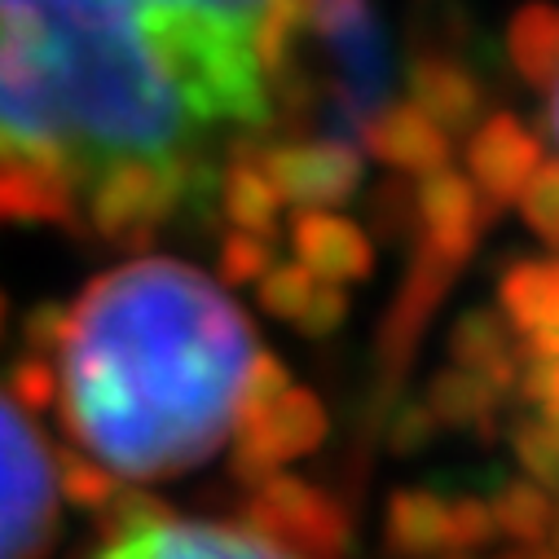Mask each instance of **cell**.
I'll return each instance as SVG.
<instances>
[{
	"instance_id": "obj_8",
	"label": "cell",
	"mask_w": 559,
	"mask_h": 559,
	"mask_svg": "<svg viewBox=\"0 0 559 559\" xmlns=\"http://www.w3.org/2000/svg\"><path fill=\"white\" fill-rule=\"evenodd\" d=\"M326 405L309 392V388H287L283 396H277L269 409L251 414V418H238L234 424V480L255 489L260 480H269L283 463L292 459H305L313 454L322 441H326Z\"/></svg>"
},
{
	"instance_id": "obj_13",
	"label": "cell",
	"mask_w": 559,
	"mask_h": 559,
	"mask_svg": "<svg viewBox=\"0 0 559 559\" xmlns=\"http://www.w3.org/2000/svg\"><path fill=\"white\" fill-rule=\"evenodd\" d=\"M493 216L485 212L480 194L472 190V181L454 168H441L432 177H418L414 186V234L418 242H428L454 260H467L480 229Z\"/></svg>"
},
{
	"instance_id": "obj_36",
	"label": "cell",
	"mask_w": 559,
	"mask_h": 559,
	"mask_svg": "<svg viewBox=\"0 0 559 559\" xmlns=\"http://www.w3.org/2000/svg\"><path fill=\"white\" fill-rule=\"evenodd\" d=\"M5 313H10V305H5V292H0V335H5Z\"/></svg>"
},
{
	"instance_id": "obj_27",
	"label": "cell",
	"mask_w": 559,
	"mask_h": 559,
	"mask_svg": "<svg viewBox=\"0 0 559 559\" xmlns=\"http://www.w3.org/2000/svg\"><path fill=\"white\" fill-rule=\"evenodd\" d=\"M5 396L27 414H45L58 405V366L49 357H36V353H23L14 366H10V379H5Z\"/></svg>"
},
{
	"instance_id": "obj_19",
	"label": "cell",
	"mask_w": 559,
	"mask_h": 559,
	"mask_svg": "<svg viewBox=\"0 0 559 559\" xmlns=\"http://www.w3.org/2000/svg\"><path fill=\"white\" fill-rule=\"evenodd\" d=\"M383 542L401 559H428L450 550V502L432 489H401L388 498Z\"/></svg>"
},
{
	"instance_id": "obj_33",
	"label": "cell",
	"mask_w": 559,
	"mask_h": 559,
	"mask_svg": "<svg viewBox=\"0 0 559 559\" xmlns=\"http://www.w3.org/2000/svg\"><path fill=\"white\" fill-rule=\"evenodd\" d=\"M370 216H374V225H379L388 238L409 234V229H414V186H405V181H388V186L374 194Z\"/></svg>"
},
{
	"instance_id": "obj_34",
	"label": "cell",
	"mask_w": 559,
	"mask_h": 559,
	"mask_svg": "<svg viewBox=\"0 0 559 559\" xmlns=\"http://www.w3.org/2000/svg\"><path fill=\"white\" fill-rule=\"evenodd\" d=\"M62 318L67 309L62 305H36L23 322V335H27V353L36 357H53L58 353V340H62Z\"/></svg>"
},
{
	"instance_id": "obj_35",
	"label": "cell",
	"mask_w": 559,
	"mask_h": 559,
	"mask_svg": "<svg viewBox=\"0 0 559 559\" xmlns=\"http://www.w3.org/2000/svg\"><path fill=\"white\" fill-rule=\"evenodd\" d=\"M507 559H555L546 546H533V550H520V555H507Z\"/></svg>"
},
{
	"instance_id": "obj_1",
	"label": "cell",
	"mask_w": 559,
	"mask_h": 559,
	"mask_svg": "<svg viewBox=\"0 0 559 559\" xmlns=\"http://www.w3.org/2000/svg\"><path fill=\"white\" fill-rule=\"evenodd\" d=\"M251 318L186 260L142 255L67 305L58 414L115 480H177L225 450L255 357Z\"/></svg>"
},
{
	"instance_id": "obj_32",
	"label": "cell",
	"mask_w": 559,
	"mask_h": 559,
	"mask_svg": "<svg viewBox=\"0 0 559 559\" xmlns=\"http://www.w3.org/2000/svg\"><path fill=\"white\" fill-rule=\"evenodd\" d=\"M437 437V418L428 414V405L418 401V405H405L392 414V424H388V445L392 454H424Z\"/></svg>"
},
{
	"instance_id": "obj_17",
	"label": "cell",
	"mask_w": 559,
	"mask_h": 559,
	"mask_svg": "<svg viewBox=\"0 0 559 559\" xmlns=\"http://www.w3.org/2000/svg\"><path fill=\"white\" fill-rule=\"evenodd\" d=\"M498 305L520 348H533V353L559 348V273L550 260L511 264L498 283Z\"/></svg>"
},
{
	"instance_id": "obj_6",
	"label": "cell",
	"mask_w": 559,
	"mask_h": 559,
	"mask_svg": "<svg viewBox=\"0 0 559 559\" xmlns=\"http://www.w3.org/2000/svg\"><path fill=\"white\" fill-rule=\"evenodd\" d=\"M305 36H318L335 67V132H357L379 106H388V58L370 0H305Z\"/></svg>"
},
{
	"instance_id": "obj_11",
	"label": "cell",
	"mask_w": 559,
	"mask_h": 559,
	"mask_svg": "<svg viewBox=\"0 0 559 559\" xmlns=\"http://www.w3.org/2000/svg\"><path fill=\"white\" fill-rule=\"evenodd\" d=\"M546 159V146L537 142V132L515 119L511 110H493L472 128L467 142V181L480 194L485 212L498 216L502 207H511L524 190V181L537 173V164Z\"/></svg>"
},
{
	"instance_id": "obj_15",
	"label": "cell",
	"mask_w": 559,
	"mask_h": 559,
	"mask_svg": "<svg viewBox=\"0 0 559 559\" xmlns=\"http://www.w3.org/2000/svg\"><path fill=\"white\" fill-rule=\"evenodd\" d=\"M405 84H409V106L418 115H428L450 142L463 136V132H472L485 119L480 80L472 75L467 62H459L450 53H437V49L414 53L409 71H405Z\"/></svg>"
},
{
	"instance_id": "obj_29",
	"label": "cell",
	"mask_w": 559,
	"mask_h": 559,
	"mask_svg": "<svg viewBox=\"0 0 559 559\" xmlns=\"http://www.w3.org/2000/svg\"><path fill=\"white\" fill-rule=\"evenodd\" d=\"M273 260H277V255H273V242H269V238L238 234V229H229L225 242H221V251H216V269H221V283H225V287H247V283H255V277H260Z\"/></svg>"
},
{
	"instance_id": "obj_14",
	"label": "cell",
	"mask_w": 559,
	"mask_h": 559,
	"mask_svg": "<svg viewBox=\"0 0 559 559\" xmlns=\"http://www.w3.org/2000/svg\"><path fill=\"white\" fill-rule=\"evenodd\" d=\"M361 146L366 155H374L379 164H388L396 177H432L441 168H450L454 142L428 119L418 115L409 102H388L379 106L361 128Z\"/></svg>"
},
{
	"instance_id": "obj_9",
	"label": "cell",
	"mask_w": 559,
	"mask_h": 559,
	"mask_svg": "<svg viewBox=\"0 0 559 559\" xmlns=\"http://www.w3.org/2000/svg\"><path fill=\"white\" fill-rule=\"evenodd\" d=\"M260 173L277 199L296 203V212H331L348 203L361 186V151L348 136H318V142H283L255 151Z\"/></svg>"
},
{
	"instance_id": "obj_28",
	"label": "cell",
	"mask_w": 559,
	"mask_h": 559,
	"mask_svg": "<svg viewBox=\"0 0 559 559\" xmlns=\"http://www.w3.org/2000/svg\"><path fill=\"white\" fill-rule=\"evenodd\" d=\"M520 216H524V225L542 238V242H555V234H559V173H555V159L546 155L542 164H537V173L524 181V190H520Z\"/></svg>"
},
{
	"instance_id": "obj_12",
	"label": "cell",
	"mask_w": 559,
	"mask_h": 559,
	"mask_svg": "<svg viewBox=\"0 0 559 559\" xmlns=\"http://www.w3.org/2000/svg\"><path fill=\"white\" fill-rule=\"evenodd\" d=\"M67 225L80 229V186L67 168L0 146V225Z\"/></svg>"
},
{
	"instance_id": "obj_21",
	"label": "cell",
	"mask_w": 559,
	"mask_h": 559,
	"mask_svg": "<svg viewBox=\"0 0 559 559\" xmlns=\"http://www.w3.org/2000/svg\"><path fill=\"white\" fill-rule=\"evenodd\" d=\"M216 203L225 212V221L238 229V234H255V238H273L277 234V221H283V199L269 186V177L260 173L255 164V151L234 159L221 181H216Z\"/></svg>"
},
{
	"instance_id": "obj_22",
	"label": "cell",
	"mask_w": 559,
	"mask_h": 559,
	"mask_svg": "<svg viewBox=\"0 0 559 559\" xmlns=\"http://www.w3.org/2000/svg\"><path fill=\"white\" fill-rule=\"evenodd\" d=\"M507 53L515 71L537 88L555 93V67H559V14L546 0H528L524 10L511 14L507 27Z\"/></svg>"
},
{
	"instance_id": "obj_26",
	"label": "cell",
	"mask_w": 559,
	"mask_h": 559,
	"mask_svg": "<svg viewBox=\"0 0 559 559\" xmlns=\"http://www.w3.org/2000/svg\"><path fill=\"white\" fill-rule=\"evenodd\" d=\"M511 445H515V459L524 467V480L533 485H555V454H559V437H555V418H542V414H524L520 424L511 428Z\"/></svg>"
},
{
	"instance_id": "obj_10",
	"label": "cell",
	"mask_w": 559,
	"mask_h": 559,
	"mask_svg": "<svg viewBox=\"0 0 559 559\" xmlns=\"http://www.w3.org/2000/svg\"><path fill=\"white\" fill-rule=\"evenodd\" d=\"M88 559H287L242 524H216V520H186L177 511H159L146 524L110 533L102 550Z\"/></svg>"
},
{
	"instance_id": "obj_16",
	"label": "cell",
	"mask_w": 559,
	"mask_h": 559,
	"mask_svg": "<svg viewBox=\"0 0 559 559\" xmlns=\"http://www.w3.org/2000/svg\"><path fill=\"white\" fill-rule=\"evenodd\" d=\"M292 247H296V264H305L318 283H331V287L361 283V277H370V269H374L370 238L335 212H296L292 216Z\"/></svg>"
},
{
	"instance_id": "obj_30",
	"label": "cell",
	"mask_w": 559,
	"mask_h": 559,
	"mask_svg": "<svg viewBox=\"0 0 559 559\" xmlns=\"http://www.w3.org/2000/svg\"><path fill=\"white\" fill-rule=\"evenodd\" d=\"M493 520L480 498H454L450 502V555H472L493 542Z\"/></svg>"
},
{
	"instance_id": "obj_7",
	"label": "cell",
	"mask_w": 559,
	"mask_h": 559,
	"mask_svg": "<svg viewBox=\"0 0 559 559\" xmlns=\"http://www.w3.org/2000/svg\"><path fill=\"white\" fill-rule=\"evenodd\" d=\"M242 528L283 550L287 559H344L353 528L348 511L318 485L273 472L260 480L242 507Z\"/></svg>"
},
{
	"instance_id": "obj_23",
	"label": "cell",
	"mask_w": 559,
	"mask_h": 559,
	"mask_svg": "<svg viewBox=\"0 0 559 559\" xmlns=\"http://www.w3.org/2000/svg\"><path fill=\"white\" fill-rule=\"evenodd\" d=\"M489 520H493V533H502V537H511L515 546H546V537H550V498H546V489L542 485H533V480H511V485H502L489 502Z\"/></svg>"
},
{
	"instance_id": "obj_4",
	"label": "cell",
	"mask_w": 559,
	"mask_h": 559,
	"mask_svg": "<svg viewBox=\"0 0 559 559\" xmlns=\"http://www.w3.org/2000/svg\"><path fill=\"white\" fill-rule=\"evenodd\" d=\"M212 168L199 159H119L97 168L80 194V225L106 247H151L155 234L212 190Z\"/></svg>"
},
{
	"instance_id": "obj_2",
	"label": "cell",
	"mask_w": 559,
	"mask_h": 559,
	"mask_svg": "<svg viewBox=\"0 0 559 559\" xmlns=\"http://www.w3.org/2000/svg\"><path fill=\"white\" fill-rule=\"evenodd\" d=\"M203 119L128 0H0V146L84 186L119 159H194Z\"/></svg>"
},
{
	"instance_id": "obj_18",
	"label": "cell",
	"mask_w": 559,
	"mask_h": 559,
	"mask_svg": "<svg viewBox=\"0 0 559 559\" xmlns=\"http://www.w3.org/2000/svg\"><path fill=\"white\" fill-rule=\"evenodd\" d=\"M450 357H454L459 370L480 374L502 396L515 383L520 348H515V335H511V326L502 322L498 309H472V313H463L454 322V335H450Z\"/></svg>"
},
{
	"instance_id": "obj_20",
	"label": "cell",
	"mask_w": 559,
	"mask_h": 559,
	"mask_svg": "<svg viewBox=\"0 0 559 559\" xmlns=\"http://www.w3.org/2000/svg\"><path fill=\"white\" fill-rule=\"evenodd\" d=\"M428 414L437 418V428H463V432H480L493 437L498 428V409H502V392L493 383H485L472 370H441L428 383Z\"/></svg>"
},
{
	"instance_id": "obj_5",
	"label": "cell",
	"mask_w": 559,
	"mask_h": 559,
	"mask_svg": "<svg viewBox=\"0 0 559 559\" xmlns=\"http://www.w3.org/2000/svg\"><path fill=\"white\" fill-rule=\"evenodd\" d=\"M58 542L53 445L0 392V559H49Z\"/></svg>"
},
{
	"instance_id": "obj_24",
	"label": "cell",
	"mask_w": 559,
	"mask_h": 559,
	"mask_svg": "<svg viewBox=\"0 0 559 559\" xmlns=\"http://www.w3.org/2000/svg\"><path fill=\"white\" fill-rule=\"evenodd\" d=\"M53 476H58V498H67L80 511H106L110 498L123 489L106 467L84 459L80 450H53Z\"/></svg>"
},
{
	"instance_id": "obj_31",
	"label": "cell",
	"mask_w": 559,
	"mask_h": 559,
	"mask_svg": "<svg viewBox=\"0 0 559 559\" xmlns=\"http://www.w3.org/2000/svg\"><path fill=\"white\" fill-rule=\"evenodd\" d=\"M344 318H348V292L344 287H331V283H318L313 296H309V305H305V313L296 318V326L309 340H326V335H335L344 326Z\"/></svg>"
},
{
	"instance_id": "obj_3",
	"label": "cell",
	"mask_w": 559,
	"mask_h": 559,
	"mask_svg": "<svg viewBox=\"0 0 559 559\" xmlns=\"http://www.w3.org/2000/svg\"><path fill=\"white\" fill-rule=\"evenodd\" d=\"M159 36L190 106L212 123L255 128L269 119L260 32L277 0H128Z\"/></svg>"
},
{
	"instance_id": "obj_25",
	"label": "cell",
	"mask_w": 559,
	"mask_h": 559,
	"mask_svg": "<svg viewBox=\"0 0 559 559\" xmlns=\"http://www.w3.org/2000/svg\"><path fill=\"white\" fill-rule=\"evenodd\" d=\"M313 287H318V277H313L305 264H296V260H273V264L255 277V300L264 305V313H273V318H283V322L296 326V318L305 313Z\"/></svg>"
}]
</instances>
